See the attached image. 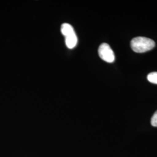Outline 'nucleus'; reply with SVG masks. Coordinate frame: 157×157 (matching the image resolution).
<instances>
[{
	"instance_id": "1",
	"label": "nucleus",
	"mask_w": 157,
	"mask_h": 157,
	"mask_svg": "<svg viewBox=\"0 0 157 157\" xmlns=\"http://www.w3.org/2000/svg\"><path fill=\"white\" fill-rule=\"evenodd\" d=\"M155 45V43L152 40L144 37H135L130 43L132 49L137 53H143L151 50Z\"/></svg>"
},
{
	"instance_id": "2",
	"label": "nucleus",
	"mask_w": 157,
	"mask_h": 157,
	"mask_svg": "<svg viewBox=\"0 0 157 157\" xmlns=\"http://www.w3.org/2000/svg\"><path fill=\"white\" fill-rule=\"evenodd\" d=\"M61 32L65 37V44L68 48L73 49L78 44V37L73 26L67 23H63Z\"/></svg>"
},
{
	"instance_id": "3",
	"label": "nucleus",
	"mask_w": 157,
	"mask_h": 157,
	"mask_svg": "<svg viewBox=\"0 0 157 157\" xmlns=\"http://www.w3.org/2000/svg\"><path fill=\"white\" fill-rule=\"evenodd\" d=\"M98 55L102 60L108 63H112L115 61V54L107 43H102L98 48Z\"/></svg>"
},
{
	"instance_id": "4",
	"label": "nucleus",
	"mask_w": 157,
	"mask_h": 157,
	"mask_svg": "<svg viewBox=\"0 0 157 157\" xmlns=\"http://www.w3.org/2000/svg\"><path fill=\"white\" fill-rule=\"evenodd\" d=\"M147 79L152 83L157 84V72H153L149 73L147 76Z\"/></svg>"
},
{
	"instance_id": "5",
	"label": "nucleus",
	"mask_w": 157,
	"mask_h": 157,
	"mask_svg": "<svg viewBox=\"0 0 157 157\" xmlns=\"http://www.w3.org/2000/svg\"><path fill=\"white\" fill-rule=\"evenodd\" d=\"M151 124L152 126L154 127H157V111L154 113V115L152 117Z\"/></svg>"
}]
</instances>
